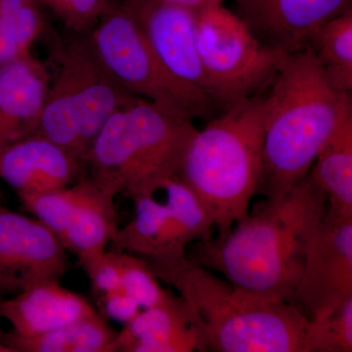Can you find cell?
Instances as JSON below:
<instances>
[{
  "mask_svg": "<svg viewBox=\"0 0 352 352\" xmlns=\"http://www.w3.org/2000/svg\"><path fill=\"white\" fill-rule=\"evenodd\" d=\"M38 0H0V66L30 54L45 34Z\"/></svg>",
  "mask_w": 352,
  "mask_h": 352,
  "instance_id": "obj_23",
  "label": "cell"
},
{
  "mask_svg": "<svg viewBox=\"0 0 352 352\" xmlns=\"http://www.w3.org/2000/svg\"><path fill=\"white\" fill-rule=\"evenodd\" d=\"M197 41L210 97L220 113L264 91L286 55L261 43L223 6L197 14Z\"/></svg>",
  "mask_w": 352,
  "mask_h": 352,
  "instance_id": "obj_8",
  "label": "cell"
},
{
  "mask_svg": "<svg viewBox=\"0 0 352 352\" xmlns=\"http://www.w3.org/2000/svg\"><path fill=\"white\" fill-rule=\"evenodd\" d=\"M63 243L43 222L0 206V298L69 270Z\"/></svg>",
  "mask_w": 352,
  "mask_h": 352,
  "instance_id": "obj_9",
  "label": "cell"
},
{
  "mask_svg": "<svg viewBox=\"0 0 352 352\" xmlns=\"http://www.w3.org/2000/svg\"><path fill=\"white\" fill-rule=\"evenodd\" d=\"M234 13L256 38L284 54L309 47L314 32L351 9V0H234Z\"/></svg>",
  "mask_w": 352,
  "mask_h": 352,
  "instance_id": "obj_12",
  "label": "cell"
},
{
  "mask_svg": "<svg viewBox=\"0 0 352 352\" xmlns=\"http://www.w3.org/2000/svg\"><path fill=\"white\" fill-rule=\"evenodd\" d=\"M135 214L129 223L118 229L110 243L113 251L127 252L146 261L157 259L163 251L168 210L154 196L135 199Z\"/></svg>",
  "mask_w": 352,
  "mask_h": 352,
  "instance_id": "obj_22",
  "label": "cell"
},
{
  "mask_svg": "<svg viewBox=\"0 0 352 352\" xmlns=\"http://www.w3.org/2000/svg\"><path fill=\"white\" fill-rule=\"evenodd\" d=\"M164 1L184 7L192 12L199 14L212 7L223 6L226 0H164Z\"/></svg>",
  "mask_w": 352,
  "mask_h": 352,
  "instance_id": "obj_30",
  "label": "cell"
},
{
  "mask_svg": "<svg viewBox=\"0 0 352 352\" xmlns=\"http://www.w3.org/2000/svg\"><path fill=\"white\" fill-rule=\"evenodd\" d=\"M196 131L186 116L140 99L106 122L85 157V173L116 196H154L177 176Z\"/></svg>",
  "mask_w": 352,
  "mask_h": 352,
  "instance_id": "obj_5",
  "label": "cell"
},
{
  "mask_svg": "<svg viewBox=\"0 0 352 352\" xmlns=\"http://www.w3.org/2000/svg\"><path fill=\"white\" fill-rule=\"evenodd\" d=\"M78 195L61 242L73 252L83 270L108 250L117 234L115 194L104 188L91 176L78 180Z\"/></svg>",
  "mask_w": 352,
  "mask_h": 352,
  "instance_id": "obj_17",
  "label": "cell"
},
{
  "mask_svg": "<svg viewBox=\"0 0 352 352\" xmlns=\"http://www.w3.org/2000/svg\"><path fill=\"white\" fill-rule=\"evenodd\" d=\"M327 198L308 173L286 195L264 199L226 234L195 243L188 256L236 287L294 302L308 245Z\"/></svg>",
  "mask_w": 352,
  "mask_h": 352,
  "instance_id": "obj_1",
  "label": "cell"
},
{
  "mask_svg": "<svg viewBox=\"0 0 352 352\" xmlns=\"http://www.w3.org/2000/svg\"><path fill=\"white\" fill-rule=\"evenodd\" d=\"M78 180L69 186L41 193L20 195L25 210L51 229L60 240L78 195Z\"/></svg>",
  "mask_w": 352,
  "mask_h": 352,
  "instance_id": "obj_25",
  "label": "cell"
},
{
  "mask_svg": "<svg viewBox=\"0 0 352 352\" xmlns=\"http://www.w3.org/2000/svg\"><path fill=\"white\" fill-rule=\"evenodd\" d=\"M207 351L186 303L178 295L141 309L118 333L115 352Z\"/></svg>",
  "mask_w": 352,
  "mask_h": 352,
  "instance_id": "obj_16",
  "label": "cell"
},
{
  "mask_svg": "<svg viewBox=\"0 0 352 352\" xmlns=\"http://www.w3.org/2000/svg\"><path fill=\"white\" fill-rule=\"evenodd\" d=\"M85 296L64 288L59 280L32 285L12 298L0 300V318L13 335H41L96 314Z\"/></svg>",
  "mask_w": 352,
  "mask_h": 352,
  "instance_id": "obj_15",
  "label": "cell"
},
{
  "mask_svg": "<svg viewBox=\"0 0 352 352\" xmlns=\"http://www.w3.org/2000/svg\"><path fill=\"white\" fill-rule=\"evenodd\" d=\"M146 261L186 303L207 351L307 352L308 316L295 303L245 291L187 254Z\"/></svg>",
  "mask_w": 352,
  "mask_h": 352,
  "instance_id": "obj_3",
  "label": "cell"
},
{
  "mask_svg": "<svg viewBox=\"0 0 352 352\" xmlns=\"http://www.w3.org/2000/svg\"><path fill=\"white\" fill-rule=\"evenodd\" d=\"M122 2L164 67L210 99L198 51L197 14L164 0Z\"/></svg>",
  "mask_w": 352,
  "mask_h": 352,
  "instance_id": "obj_11",
  "label": "cell"
},
{
  "mask_svg": "<svg viewBox=\"0 0 352 352\" xmlns=\"http://www.w3.org/2000/svg\"><path fill=\"white\" fill-rule=\"evenodd\" d=\"M98 307L103 317L126 324L141 311L142 308L124 289H116L98 298Z\"/></svg>",
  "mask_w": 352,
  "mask_h": 352,
  "instance_id": "obj_29",
  "label": "cell"
},
{
  "mask_svg": "<svg viewBox=\"0 0 352 352\" xmlns=\"http://www.w3.org/2000/svg\"><path fill=\"white\" fill-rule=\"evenodd\" d=\"M118 333L99 312L41 335H13L0 329L6 352H115Z\"/></svg>",
  "mask_w": 352,
  "mask_h": 352,
  "instance_id": "obj_19",
  "label": "cell"
},
{
  "mask_svg": "<svg viewBox=\"0 0 352 352\" xmlns=\"http://www.w3.org/2000/svg\"><path fill=\"white\" fill-rule=\"evenodd\" d=\"M85 175L82 160L41 134L0 148V179L18 196L63 188Z\"/></svg>",
  "mask_w": 352,
  "mask_h": 352,
  "instance_id": "obj_13",
  "label": "cell"
},
{
  "mask_svg": "<svg viewBox=\"0 0 352 352\" xmlns=\"http://www.w3.org/2000/svg\"><path fill=\"white\" fill-rule=\"evenodd\" d=\"M50 80L32 53L0 66V148L38 134Z\"/></svg>",
  "mask_w": 352,
  "mask_h": 352,
  "instance_id": "obj_14",
  "label": "cell"
},
{
  "mask_svg": "<svg viewBox=\"0 0 352 352\" xmlns=\"http://www.w3.org/2000/svg\"><path fill=\"white\" fill-rule=\"evenodd\" d=\"M95 295L100 296L122 289L120 252L107 250L85 268Z\"/></svg>",
  "mask_w": 352,
  "mask_h": 352,
  "instance_id": "obj_28",
  "label": "cell"
},
{
  "mask_svg": "<svg viewBox=\"0 0 352 352\" xmlns=\"http://www.w3.org/2000/svg\"><path fill=\"white\" fill-rule=\"evenodd\" d=\"M307 352L352 351V296L308 317Z\"/></svg>",
  "mask_w": 352,
  "mask_h": 352,
  "instance_id": "obj_24",
  "label": "cell"
},
{
  "mask_svg": "<svg viewBox=\"0 0 352 352\" xmlns=\"http://www.w3.org/2000/svg\"><path fill=\"white\" fill-rule=\"evenodd\" d=\"M263 91L208 120L192 138L177 177L224 235L249 214L263 173Z\"/></svg>",
  "mask_w": 352,
  "mask_h": 352,
  "instance_id": "obj_4",
  "label": "cell"
},
{
  "mask_svg": "<svg viewBox=\"0 0 352 352\" xmlns=\"http://www.w3.org/2000/svg\"><path fill=\"white\" fill-rule=\"evenodd\" d=\"M309 173L325 193L329 210L352 217V102L322 146Z\"/></svg>",
  "mask_w": 352,
  "mask_h": 352,
  "instance_id": "obj_18",
  "label": "cell"
},
{
  "mask_svg": "<svg viewBox=\"0 0 352 352\" xmlns=\"http://www.w3.org/2000/svg\"><path fill=\"white\" fill-rule=\"evenodd\" d=\"M2 298H0V300H1ZM1 329V328H0ZM0 352H6V349H4L3 346H2L1 344H0Z\"/></svg>",
  "mask_w": 352,
  "mask_h": 352,
  "instance_id": "obj_31",
  "label": "cell"
},
{
  "mask_svg": "<svg viewBox=\"0 0 352 352\" xmlns=\"http://www.w3.org/2000/svg\"><path fill=\"white\" fill-rule=\"evenodd\" d=\"M119 252L122 288L142 309L157 307L170 300L173 296V292L161 286L144 258L127 252Z\"/></svg>",
  "mask_w": 352,
  "mask_h": 352,
  "instance_id": "obj_26",
  "label": "cell"
},
{
  "mask_svg": "<svg viewBox=\"0 0 352 352\" xmlns=\"http://www.w3.org/2000/svg\"><path fill=\"white\" fill-rule=\"evenodd\" d=\"M52 45L54 68L38 134L85 164L94 139L115 113L140 100L124 89L102 64L87 34L72 32Z\"/></svg>",
  "mask_w": 352,
  "mask_h": 352,
  "instance_id": "obj_6",
  "label": "cell"
},
{
  "mask_svg": "<svg viewBox=\"0 0 352 352\" xmlns=\"http://www.w3.org/2000/svg\"><path fill=\"white\" fill-rule=\"evenodd\" d=\"M87 34L102 64L131 94L192 120H210L219 115L214 102L164 67L124 2H109Z\"/></svg>",
  "mask_w": 352,
  "mask_h": 352,
  "instance_id": "obj_7",
  "label": "cell"
},
{
  "mask_svg": "<svg viewBox=\"0 0 352 352\" xmlns=\"http://www.w3.org/2000/svg\"><path fill=\"white\" fill-rule=\"evenodd\" d=\"M168 215L163 251L159 258L168 261L182 258L192 243L212 238L214 221L200 200L177 176L164 184Z\"/></svg>",
  "mask_w": 352,
  "mask_h": 352,
  "instance_id": "obj_20",
  "label": "cell"
},
{
  "mask_svg": "<svg viewBox=\"0 0 352 352\" xmlns=\"http://www.w3.org/2000/svg\"><path fill=\"white\" fill-rule=\"evenodd\" d=\"M351 296L352 217L327 207L308 245L294 302L312 316Z\"/></svg>",
  "mask_w": 352,
  "mask_h": 352,
  "instance_id": "obj_10",
  "label": "cell"
},
{
  "mask_svg": "<svg viewBox=\"0 0 352 352\" xmlns=\"http://www.w3.org/2000/svg\"><path fill=\"white\" fill-rule=\"evenodd\" d=\"M309 47L329 82L342 94L352 92V9L314 32Z\"/></svg>",
  "mask_w": 352,
  "mask_h": 352,
  "instance_id": "obj_21",
  "label": "cell"
},
{
  "mask_svg": "<svg viewBox=\"0 0 352 352\" xmlns=\"http://www.w3.org/2000/svg\"><path fill=\"white\" fill-rule=\"evenodd\" d=\"M351 102L329 82L311 48L285 55L263 91L258 194L277 200L307 175Z\"/></svg>",
  "mask_w": 352,
  "mask_h": 352,
  "instance_id": "obj_2",
  "label": "cell"
},
{
  "mask_svg": "<svg viewBox=\"0 0 352 352\" xmlns=\"http://www.w3.org/2000/svg\"><path fill=\"white\" fill-rule=\"evenodd\" d=\"M50 8L69 31L87 34L98 22L108 0H38Z\"/></svg>",
  "mask_w": 352,
  "mask_h": 352,
  "instance_id": "obj_27",
  "label": "cell"
}]
</instances>
